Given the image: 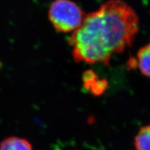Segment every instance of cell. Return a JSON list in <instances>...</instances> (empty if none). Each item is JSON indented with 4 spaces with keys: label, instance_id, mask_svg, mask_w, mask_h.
<instances>
[{
    "label": "cell",
    "instance_id": "1",
    "mask_svg": "<svg viewBox=\"0 0 150 150\" xmlns=\"http://www.w3.org/2000/svg\"><path fill=\"white\" fill-rule=\"evenodd\" d=\"M139 30V18L122 0H109L86 15L69 39L77 63L108 64L113 55L132 45Z\"/></svg>",
    "mask_w": 150,
    "mask_h": 150
},
{
    "label": "cell",
    "instance_id": "2",
    "mask_svg": "<svg viewBox=\"0 0 150 150\" xmlns=\"http://www.w3.org/2000/svg\"><path fill=\"white\" fill-rule=\"evenodd\" d=\"M84 13L71 0H55L49 11V18L56 30L62 33L74 32L81 25Z\"/></svg>",
    "mask_w": 150,
    "mask_h": 150
},
{
    "label": "cell",
    "instance_id": "3",
    "mask_svg": "<svg viewBox=\"0 0 150 150\" xmlns=\"http://www.w3.org/2000/svg\"><path fill=\"white\" fill-rule=\"evenodd\" d=\"M0 150H33V147L25 138L10 136L0 142Z\"/></svg>",
    "mask_w": 150,
    "mask_h": 150
},
{
    "label": "cell",
    "instance_id": "4",
    "mask_svg": "<svg viewBox=\"0 0 150 150\" xmlns=\"http://www.w3.org/2000/svg\"><path fill=\"white\" fill-rule=\"evenodd\" d=\"M136 56L140 71L142 74L150 78V43L142 47Z\"/></svg>",
    "mask_w": 150,
    "mask_h": 150
},
{
    "label": "cell",
    "instance_id": "5",
    "mask_svg": "<svg viewBox=\"0 0 150 150\" xmlns=\"http://www.w3.org/2000/svg\"><path fill=\"white\" fill-rule=\"evenodd\" d=\"M136 150H150V125L142 127L135 137Z\"/></svg>",
    "mask_w": 150,
    "mask_h": 150
},
{
    "label": "cell",
    "instance_id": "6",
    "mask_svg": "<svg viewBox=\"0 0 150 150\" xmlns=\"http://www.w3.org/2000/svg\"><path fill=\"white\" fill-rule=\"evenodd\" d=\"M0 65H1V63H0Z\"/></svg>",
    "mask_w": 150,
    "mask_h": 150
}]
</instances>
